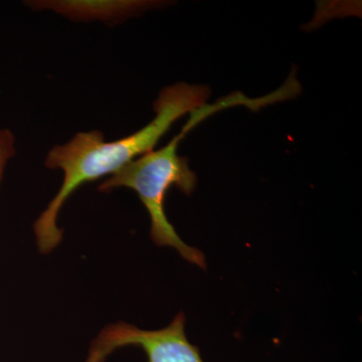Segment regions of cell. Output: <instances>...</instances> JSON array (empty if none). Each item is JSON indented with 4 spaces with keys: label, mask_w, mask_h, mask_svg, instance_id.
I'll use <instances>...</instances> for the list:
<instances>
[{
    "label": "cell",
    "mask_w": 362,
    "mask_h": 362,
    "mask_svg": "<svg viewBox=\"0 0 362 362\" xmlns=\"http://www.w3.org/2000/svg\"><path fill=\"white\" fill-rule=\"evenodd\" d=\"M209 95L206 86H168L154 103L156 118L137 132L107 142L100 131L78 133L66 144L54 147L45 165L62 169L64 180L58 194L33 225L40 252L49 254L62 242L63 230L57 226V218L64 204L81 185L115 175L129 162L153 150L177 119L206 104Z\"/></svg>",
    "instance_id": "6da1fadb"
},
{
    "label": "cell",
    "mask_w": 362,
    "mask_h": 362,
    "mask_svg": "<svg viewBox=\"0 0 362 362\" xmlns=\"http://www.w3.org/2000/svg\"><path fill=\"white\" fill-rule=\"evenodd\" d=\"M240 105L252 109L255 101L242 93H233L214 104H204L190 112L187 122L166 146L137 157L99 187L102 192H109L118 187L134 190L149 214L150 235L156 246L173 247L183 259L202 270L206 269L204 252L185 244L166 216L164 209L166 194L171 187H175L183 194L190 195L197 187V175L189 168L188 159L177 154L181 140L209 116Z\"/></svg>",
    "instance_id": "7a4b0ae2"
},
{
    "label": "cell",
    "mask_w": 362,
    "mask_h": 362,
    "mask_svg": "<svg viewBox=\"0 0 362 362\" xmlns=\"http://www.w3.org/2000/svg\"><path fill=\"white\" fill-rule=\"evenodd\" d=\"M126 346L140 347L148 362H206L199 347L187 339L183 312L161 329L143 330L123 321L107 326L90 344L86 362H105Z\"/></svg>",
    "instance_id": "3957f363"
},
{
    "label": "cell",
    "mask_w": 362,
    "mask_h": 362,
    "mask_svg": "<svg viewBox=\"0 0 362 362\" xmlns=\"http://www.w3.org/2000/svg\"><path fill=\"white\" fill-rule=\"evenodd\" d=\"M154 2L148 1H107V2H86V1H65L49 2V7L65 13L66 16L73 18H103V20H113V18H122L135 13L144 11L153 6Z\"/></svg>",
    "instance_id": "277c9868"
},
{
    "label": "cell",
    "mask_w": 362,
    "mask_h": 362,
    "mask_svg": "<svg viewBox=\"0 0 362 362\" xmlns=\"http://www.w3.org/2000/svg\"><path fill=\"white\" fill-rule=\"evenodd\" d=\"M16 138L11 130H0V185L4 177L7 162L16 154Z\"/></svg>",
    "instance_id": "5b68a950"
}]
</instances>
